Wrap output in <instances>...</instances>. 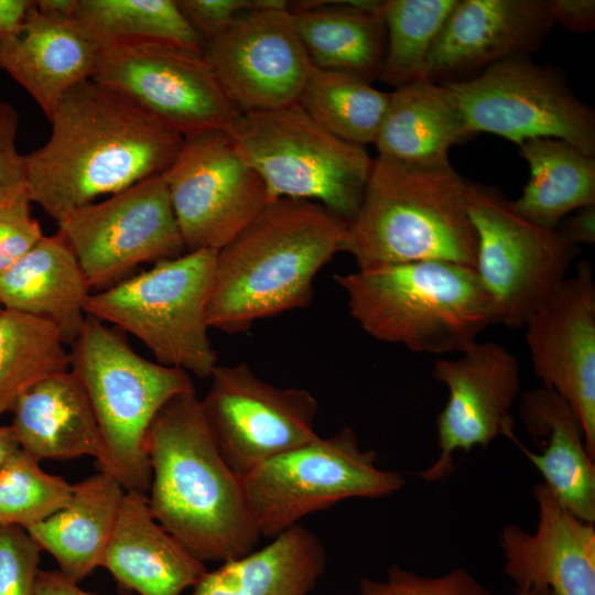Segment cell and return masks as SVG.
Masks as SVG:
<instances>
[{
	"label": "cell",
	"instance_id": "4",
	"mask_svg": "<svg viewBox=\"0 0 595 595\" xmlns=\"http://www.w3.org/2000/svg\"><path fill=\"white\" fill-rule=\"evenodd\" d=\"M467 187L451 164L428 167L378 155L348 224L346 252L358 269L424 260L474 268L477 235Z\"/></svg>",
	"mask_w": 595,
	"mask_h": 595
},
{
	"label": "cell",
	"instance_id": "24",
	"mask_svg": "<svg viewBox=\"0 0 595 595\" xmlns=\"http://www.w3.org/2000/svg\"><path fill=\"white\" fill-rule=\"evenodd\" d=\"M87 278L66 239L43 236L0 273V305L50 322L65 345L82 333L90 294Z\"/></svg>",
	"mask_w": 595,
	"mask_h": 595
},
{
	"label": "cell",
	"instance_id": "42",
	"mask_svg": "<svg viewBox=\"0 0 595 595\" xmlns=\"http://www.w3.org/2000/svg\"><path fill=\"white\" fill-rule=\"evenodd\" d=\"M566 241L578 247L595 242V204L583 206L565 216L555 229Z\"/></svg>",
	"mask_w": 595,
	"mask_h": 595
},
{
	"label": "cell",
	"instance_id": "34",
	"mask_svg": "<svg viewBox=\"0 0 595 595\" xmlns=\"http://www.w3.org/2000/svg\"><path fill=\"white\" fill-rule=\"evenodd\" d=\"M456 0H386V50L379 79L394 89L426 79L432 44Z\"/></svg>",
	"mask_w": 595,
	"mask_h": 595
},
{
	"label": "cell",
	"instance_id": "8",
	"mask_svg": "<svg viewBox=\"0 0 595 595\" xmlns=\"http://www.w3.org/2000/svg\"><path fill=\"white\" fill-rule=\"evenodd\" d=\"M217 251L159 261L91 294L86 314L137 337L158 363L209 378L218 365L206 316Z\"/></svg>",
	"mask_w": 595,
	"mask_h": 595
},
{
	"label": "cell",
	"instance_id": "3",
	"mask_svg": "<svg viewBox=\"0 0 595 595\" xmlns=\"http://www.w3.org/2000/svg\"><path fill=\"white\" fill-rule=\"evenodd\" d=\"M154 519L202 562H225L256 549L261 534L240 477L218 452L195 390L175 396L145 441Z\"/></svg>",
	"mask_w": 595,
	"mask_h": 595
},
{
	"label": "cell",
	"instance_id": "15",
	"mask_svg": "<svg viewBox=\"0 0 595 595\" xmlns=\"http://www.w3.org/2000/svg\"><path fill=\"white\" fill-rule=\"evenodd\" d=\"M91 79L183 137L225 129L240 113L203 53L174 44L138 41L104 46Z\"/></svg>",
	"mask_w": 595,
	"mask_h": 595
},
{
	"label": "cell",
	"instance_id": "10",
	"mask_svg": "<svg viewBox=\"0 0 595 595\" xmlns=\"http://www.w3.org/2000/svg\"><path fill=\"white\" fill-rule=\"evenodd\" d=\"M467 208L477 235L474 269L494 299L499 324L523 327L565 279L578 247L522 217L495 186L468 181Z\"/></svg>",
	"mask_w": 595,
	"mask_h": 595
},
{
	"label": "cell",
	"instance_id": "7",
	"mask_svg": "<svg viewBox=\"0 0 595 595\" xmlns=\"http://www.w3.org/2000/svg\"><path fill=\"white\" fill-rule=\"evenodd\" d=\"M225 130L260 175L270 202H316L350 223L360 206L374 159L316 123L295 102L240 112Z\"/></svg>",
	"mask_w": 595,
	"mask_h": 595
},
{
	"label": "cell",
	"instance_id": "29",
	"mask_svg": "<svg viewBox=\"0 0 595 595\" xmlns=\"http://www.w3.org/2000/svg\"><path fill=\"white\" fill-rule=\"evenodd\" d=\"M326 563L321 540L299 523L263 548L207 571L192 595H309Z\"/></svg>",
	"mask_w": 595,
	"mask_h": 595
},
{
	"label": "cell",
	"instance_id": "25",
	"mask_svg": "<svg viewBox=\"0 0 595 595\" xmlns=\"http://www.w3.org/2000/svg\"><path fill=\"white\" fill-rule=\"evenodd\" d=\"M11 412L10 428L20 448L35 459H102L104 446L94 411L69 368L32 385Z\"/></svg>",
	"mask_w": 595,
	"mask_h": 595
},
{
	"label": "cell",
	"instance_id": "45",
	"mask_svg": "<svg viewBox=\"0 0 595 595\" xmlns=\"http://www.w3.org/2000/svg\"><path fill=\"white\" fill-rule=\"evenodd\" d=\"M35 7L44 14L73 18L76 0H39L35 1Z\"/></svg>",
	"mask_w": 595,
	"mask_h": 595
},
{
	"label": "cell",
	"instance_id": "41",
	"mask_svg": "<svg viewBox=\"0 0 595 595\" xmlns=\"http://www.w3.org/2000/svg\"><path fill=\"white\" fill-rule=\"evenodd\" d=\"M555 23L569 32L586 33L595 28L594 0H548Z\"/></svg>",
	"mask_w": 595,
	"mask_h": 595
},
{
	"label": "cell",
	"instance_id": "48",
	"mask_svg": "<svg viewBox=\"0 0 595 595\" xmlns=\"http://www.w3.org/2000/svg\"><path fill=\"white\" fill-rule=\"evenodd\" d=\"M1 311H2V309H1V305H0V312H1Z\"/></svg>",
	"mask_w": 595,
	"mask_h": 595
},
{
	"label": "cell",
	"instance_id": "38",
	"mask_svg": "<svg viewBox=\"0 0 595 595\" xmlns=\"http://www.w3.org/2000/svg\"><path fill=\"white\" fill-rule=\"evenodd\" d=\"M31 199L25 188L0 205V273L9 269L44 236L31 215Z\"/></svg>",
	"mask_w": 595,
	"mask_h": 595
},
{
	"label": "cell",
	"instance_id": "21",
	"mask_svg": "<svg viewBox=\"0 0 595 595\" xmlns=\"http://www.w3.org/2000/svg\"><path fill=\"white\" fill-rule=\"evenodd\" d=\"M100 50L74 18L44 14L33 1L20 32L0 41V69L51 120L63 96L93 77Z\"/></svg>",
	"mask_w": 595,
	"mask_h": 595
},
{
	"label": "cell",
	"instance_id": "36",
	"mask_svg": "<svg viewBox=\"0 0 595 595\" xmlns=\"http://www.w3.org/2000/svg\"><path fill=\"white\" fill-rule=\"evenodd\" d=\"M358 595H494L467 570L457 567L440 576H421L392 565L382 580L364 577Z\"/></svg>",
	"mask_w": 595,
	"mask_h": 595
},
{
	"label": "cell",
	"instance_id": "6",
	"mask_svg": "<svg viewBox=\"0 0 595 595\" xmlns=\"http://www.w3.org/2000/svg\"><path fill=\"white\" fill-rule=\"evenodd\" d=\"M71 347L69 369L88 397L102 441L99 469L115 477L126 491L148 494L149 428L166 402L195 390L191 375L145 359L120 329L89 315Z\"/></svg>",
	"mask_w": 595,
	"mask_h": 595
},
{
	"label": "cell",
	"instance_id": "44",
	"mask_svg": "<svg viewBox=\"0 0 595 595\" xmlns=\"http://www.w3.org/2000/svg\"><path fill=\"white\" fill-rule=\"evenodd\" d=\"M36 595H97L84 591L60 571H40Z\"/></svg>",
	"mask_w": 595,
	"mask_h": 595
},
{
	"label": "cell",
	"instance_id": "22",
	"mask_svg": "<svg viewBox=\"0 0 595 595\" xmlns=\"http://www.w3.org/2000/svg\"><path fill=\"white\" fill-rule=\"evenodd\" d=\"M527 431L542 444L541 453L511 439L543 477L556 498L583 521L595 522V459L588 454L582 421L555 391L527 390L519 399Z\"/></svg>",
	"mask_w": 595,
	"mask_h": 595
},
{
	"label": "cell",
	"instance_id": "19",
	"mask_svg": "<svg viewBox=\"0 0 595 595\" xmlns=\"http://www.w3.org/2000/svg\"><path fill=\"white\" fill-rule=\"evenodd\" d=\"M555 24L548 0H456L430 50L426 79L465 80L500 62L530 56Z\"/></svg>",
	"mask_w": 595,
	"mask_h": 595
},
{
	"label": "cell",
	"instance_id": "9",
	"mask_svg": "<svg viewBox=\"0 0 595 595\" xmlns=\"http://www.w3.org/2000/svg\"><path fill=\"white\" fill-rule=\"evenodd\" d=\"M261 537L274 538L313 512L350 498L378 499L404 485L403 476L377 465L354 430L313 440L257 465L240 477Z\"/></svg>",
	"mask_w": 595,
	"mask_h": 595
},
{
	"label": "cell",
	"instance_id": "35",
	"mask_svg": "<svg viewBox=\"0 0 595 595\" xmlns=\"http://www.w3.org/2000/svg\"><path fill=\"white\" fill-rule=\"evenodd\" d=\"M72 494L73 485L20 448L0 464V527L28 530L65 507Z\"/></svg>",
	"mask_w": 595,
	"mask_h": 595
},
{
	"label": "cell",
	"instance_id": "37",
	"mask_svg": "<svg viewBox=\"0 0 595 595\" xmlns=\"http://www.w3.org/2000/svg\"><path fill=\"white\" fill-rule=\"evenodd\" d=\"M41 551L26 529L0 527V595H36Z\"/></svg>",
	"mask_w": 595,
	"mask_h": 595
},
{
	"label": "cell",
	"instance_id": "11",
	"mask_svg": "<svg viewBox=\"0 0 595 595\" xmlns=\"http://www.w3.org/2000/svg\"><path fill=\"white\" fill-rule=\"evenodd\" d=\"M445 85L474 134L489 132L518 145L554 138L595 156V113L554 67L520 56Z\"/></svg>",
	"mask_w": 595,
	"mask_h": 595
},
{
	"label": "cell",
	"instance_id": "32",
	"mask_svg": "<svg viewBox=\"0 0 595 595\" xmlns=\"http://www.w3.org/2000/svg\"><path fill=\"white\" fill-rule=\"evenodd\" d=\"M74 20L101 46L153 41L203 53L175 0H76Z\"/></svg>",
	"mask_w": 595,
	"mask_h": 595
},
{
	"label": "cell",
	"instance_id": "16",
	"mask_svg": "<svg viewBox=\"0 0 595 595\" xmlns=\"http://www.w3.org/2000/svg\"><path fill=\"white\" fill-rule=\"evenodd\" d=\"M203 56L240 112L298 102L313 68L289 8L240 13Z\"/></svg>",
	"mask_w": 595,
	"mask_h": 595
},
{
	"label": "cell",
	"instance_id": "30",
	"mask_svg": "<svg viewBox=\"0 0 595 595\" xmlns=\"http://www.w3.org/2000/svg\"><path fill=\"white\" fill-rule=\"evenodd\" d=\"M530 176L511 201L526 219L548 229L574 210L595 204V156L560 139L536 138L520 143Z\"/></svg>",
	"mask_w": 595,
	"mask_h": 595
},
{
	"label": "cell",
	"instance_id": "14",
	"mask_svg": "<svg viewBox=\"0 0 595 595\" xmlns=\"http://www.w3.org/2000/svg\"><path fill=\"white\" fill-rule=\"evenodd\" d=\"M57 224L90 288L100 291L144 262L186 252L161 174L90 203Z\"/></svg>",
	"mask_w": 595,
	"mask_h": 595
},
{
	"label": "cell",
	"instance_id": "39",
	"mask_svg": "<svg viewBox=\"0 0 595 595\" xmlns=\"http://www.w3.org/2000/svg\"><path fill=\"white\" fill-rule=\"evenodd\" d=\"M18 127L17 110L0 100V205L26 188L25 159L15 144Z\"/></svg>",
	"mask_w": 595,
	"mask_h": 595
},
{
	"label": "cell",
	"instance_id": "23",
	"mask_svg": "<svg viewBox=\"0 0 595 595\" xmlns=\"http://www.w3.org/2000/svg\"><path fill=\"white\" fill-rule=\"evenodd\" d=\"M101 566L122 589L139 595H181L207 572L152 516L148 495L126 491Z\"/></svg>",
	"mask_w": 595,
	"mask_h": 595
},
{
	"label": "cell",
	"instance_id": "47",
	"mask_svg": "<svg viewBox=\"0 0 595 595\" xmlns=\"http://www.w3.org/2000/svg\"><path fill=\"white\" fill-rule=\"evenodd\" d=\"M513 595H553V594L551 592H549V591H539V589H534V588H519V587H517Z\"/></svg>",
	"mask_w": 595,
	"mask_h": 595
},
{
	"label": "cell",
	"instance_id": "18",
	"mask_svg": "<svg viewBox=\"0 0 595 595\" xmlns=\"http://www.w3.org/2000/svg\"><path fill=\"white\" fill-rule=\"evenodd\" d=\"M526 342L534 375L580 416L595 459V282L588 261L527 318Z\"/></svg>",
	"mask_w": 595,
	"mask_h": 595
},
{
	"label": "cell",
	"instance_id": "5",
	"mask_svg": "<svg viewBox=\"0 0 595 595\" xmlns=\"http://www.w3.org/2000/svg\"><path fill=\"white\" fill-rule=\"evenodd\" d=\"M350 316L375 339L415 353H462L499 324L493 296L468 266L424 260L335 274Z\"/></svg>",
	"mask_w": 595,
	"mask_h": 595
},
{
	"label": "cell",
	"instance_id": "28",
	"mask_svg": "<svg viewBox=\"0 0 595 595\" xmlns=\"http://www.w3.org/2000/svg\"><path fill=\"white\" fill-rule=\"evenodd\" d=\"M125 494L115 477L99 470L73 485L69 502L28 532L65 577L79 583L101 566Z\"/></svg>",
	"mask_w": 595,
	"mask_h": 595
},
{
	"label": "cell",
	"instance_id": "20",
	"mask_svg": "<svg viewBox=\"0 0 595 595\" xmlns=\"http://www.w3.org/2000/svg\"><path fill=\"white\" fill-rule=\"evenodd\" d=\"M533 497L536 530L510 524L499 536L505 574L519 588L595 595L594 523L572 513L543 482L536 485Z\"/></svg>",
	"mask_w": 595,
	"mask_h": 595
},
{
	"label": "cell",
	"instance_id": "13",
	"mask_svg": "<svg viewBox=\"0 0 595 595\" xmlns=\"http://www.w3.org/2000/svg\"><path fill=\"white\" fill-rule=\"evenodd\" d=\"M199 400L212 439L228 466L244 476L257 465L318 434V402L305 388H281L247 363L217 365Z\"/></svg>",
	"mask_w": 595,
	"mask_h": 595
},
{
	"label": "cell",
	"instance_id": "33",
	"mask_svg": "<svg viewBox=\"0 0 595 595\" xmlns=\"http://www.w3.org/2000/svg\"><path fill=\"white\" fill-rule=\"evenodd\" d=\"M68 368L69 351L50 322L0 312V416L36 381Z\"/></svg>",
	"mask_w": 595,
	"mask_h": 595
},
{
	"label": "cell",
	"instance_id": "2",
	"mask_svg": "<svg viewBox=\"0 0 595 595\" xmlns=\"http://www.w3.org/2000/svg\"><path fill=\"white\" fill-rule=\"evenodd\" d=\"M348 223L321 204L279 197L217 251L209 328L247 333L256 321L305 307L322 267L347 251Z\"/></svg>",
	"mask_w": 595,
	"mask_h": 595
},
{
	"label": "cell",
	"instance_id": "1",
	"mask_svg": "<svg viewBox=\"0 0 595 595\" xmlns=\"http://www.w3.org/2000/svg\"><path fill=\"white\" fill-rule=\"evenodd\" d=\"M50 122L47 142L24 159L30 199L56 223L98 196L162 174L184 140L91 78L63 96Z\"/></svg>",
	"mask_w": 595,
	"mask_h": 595
},
{
	"label": "cell",
	"instance_id": "17",
	"mask_svg": "<svg viewBox=\"0 0 595 595\" xmlns=\"http://www.w3.org/2000/svg\"><path fill=\"white\" fill-rule=\"evenodd\" d=\"M432 377L448 397L436 419L439 455L420 476L439 482L452 474L457 451L486 448L513 431L511 409L520 397L521 372L506 346L476 340L455 359L435 360Z\"/></svg>",
	"mask_w": 595,
	"mask_h": 595
},
{
	"label": "cell",
	"instance_id": "27",
	"mask_svg": "<svg viewBox=\"0 0 595 595\" xmlns=\"http://www.w3.org/2000/svg\"><path fill=\"white\" fill-rule=\"evenodd\" d=\"M473 136L448 87L422 80L390 93L374 144L378 155L437 167L450 165L451 148Z\"/></svg>",
	"mask_w": 595,
	"mask_h": 595
},
{
	"label": "cell",
	"instance_id": "43",
	"mask_svg": "<svg viewBox=\"0 0 595 595\" xmlns=\"http://www.w3.org/2000/svg\"><path fill=\"white\" fill-rule=\"evenodd\" d=\"M32 4L30 0H0V41L20 32Z\"/></svg>",
	"mask_w": 595,
	"mask_h": 595
},
{
	"label": "cell",
	"instance_id": "46",
	"mask_svg": "<svg viewBox=\"0 0 595 595\" xmlns=\"http://www.w3.org/2000/svg\"><path fill=\"white\" fill-rule=\"evenodd\" d=\"M20 450V445L10 428L0 425V464Z\"/></svg>",
	"mask_w": 595,
	"mask_h": 595
},
{
	"label": "cell",
	"instance_id": "31",
	"mask_svg": "<svg viewBox=\"0 0 595 595\" xmlns=\"http://www.w3.org/2000/svg\"><path fill=\"white\" fill-rule=\"evenodd\" d=\"M389 99L363 77L313 66L298 104L335 137L365 147L375 143Z\"/></svg>",
	"mask_w": 595,
	"mask_h": 595
},
{
	"label": "cell",
	"instance_id": "12",
	"mask_svg": "<svg viewBox=\"0 0 595 595\" xmlns=\"http://www.w3.org/2000/svg\"><path fill=\"white\" fill-rule=\"evenodd\" d=\"M161 175L186 252L221 249L270 202L264 182L225 129L184 137Z\"/></svg>",
	"mask_w": 595,
	"mask_h": 595
},
{
	"label": "cell",
	"instance_id": "40",
	"mask_svg": "<svg viewBox=\"0 0 595 595\" xmlns=\"http://www.w3.org/2000/svg\"><path fill=\"white\" fill-rule=\"evenodd\" d=\"M175 3L205 43L227 30L240 13L252 9V0H175Z\"/></svg>",
	"mask_w": 595,
	"mask_h": 595
},
{
	"label": "cell",
	"instance_id": "26",
	"mask_svg": "<svg viewBox=\"0 0 595 595\" xmlns=\"http://www.w3.org/2000/svg\"><path fill=\"white\" fill-rule=\"evenodd\" d=\"M382 1L303 0L289 2L295 31L316 68L379 78L386 28Z\"/></svg>",
	"mask_w": 595,
	"mask_h": 595
}]
</instances>
